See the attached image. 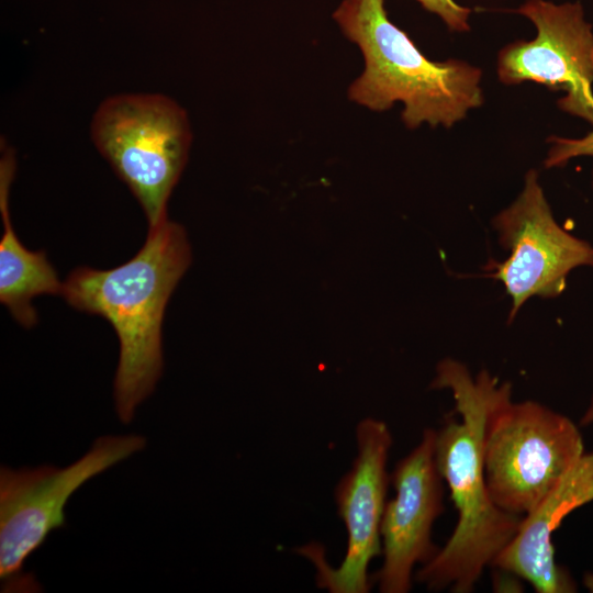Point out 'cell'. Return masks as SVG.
Returning <instances> with one entry per match:
<instances>
[{"mask_svg": "<svg viewBox=\"0 0 593 593\" xmlns=\"http://www.w3.org/2000/svg\"><path fill=\"white\" fill-rule=\"evenodd\" d=\"M434 389H449L460 419L447 416L435 434V461L458 513L455 529L415 579L430 591L474 590L485 568L512 540L523 516L501 510L491 499L484 470V436L494 409L512 396V385L486 370L474 378L458 360L436 369Z\"/></svg>", "mask_w": 593, "mask_h": 593, "instance_id": "6da1fadb", "label": "cell"}, {"mask_svg": "<svg viewBox=\"0 0 593 593\" xmlns=\"http://www.w3.org/2000/svg\"><path fill=\"white\" fill-rule=\"evenodd\" d=\"M190 260L183 227L166 219L149 228L142 248L126 262L107 270L80 267L63 283L69 305L102 316L118 335L114 402L124 424L163 374L165 309Z\"/></svg>", "mask_w": 593, "mask_h": 593, "instance_id": "7a4b0ae2", "label": "cell"}, {"mask_svg": "<svg viewBox=\"0 0 593 593\" xmlns=\"http://www.w3.org/2000/svg\"><path fill=\"white\" fill-rule=\"evenodd\" d=\"M333 16L365 59L348 90L351 101L373 111L403 102L402 120L410 128L424 122L450 127L483 103L481 70L455 59L429 60L389 20L384 0H344Z\"/></svg>", "mask_w": 593, "mask_h": 593, "instance_id": "3957f363", "label": "cell"}, {"mask_svg": "<svg viewBox=\"0 0 593 593\" xmlns=\"http://www.w3.org/2000/svg\"><path fill=\"white\" fill-rule=\"evenodd\" d=\"M91 138L139 202L149 228L165 221L191 143L186 111L163 94H115L93 114Z\"/></svg>", "mask_w": 593, "mask_h": 593, "instance_id": "277c9868", "label": "cell"}, {"mask_svg": "<svg viewBox=\"0 0 593 593\" xmlns=\"http://www.w3.org/2000/svg\"><path fill=\"white\" fill-rule=\"evenodd\" d=\"M577 425L535 402L503 400L484 436V470L493 502L524 516L562 480L583 455Z\"/></svg>", "mask_w": 593, "mask_h": 593, "instance_id": "5b68a950", "label": "cell"}, {"mask_svg": "<svg viewBox=\"0 0 593 593\" xmlns=\"http://www.w3.org/2000/svg\"><path fill=\"white\" fill-rule=\"evenodd\" d=\"M141 435H105L97 438L81 458L66 468L0 469V578L5 590L33 592L38 588L22 574L27 557L49 533L66 525L65 506L89 479L141 451Z\"/></svg>", "mask_w": 593, "mask_h": 593, "instance_id": "8992f818", "label": "cell"}, {"mask_svg": "<svg viewBox=\"0 0 593 593\" xmlns=\"http://www.w3.org/2000/svg\"><path fill=\"white\" fill-rule=\"evenodd\" d=\"M493 226L501 246L510 250L503 262L490 264V277L501 281L512 299L510 323L532 296L560 295L572 269L593 267V246L556 222L535 170L526 174L522 193L494 217Z\"/></svg>", "mask_w": 593, "mask_h": 593, "instance_id": "52a82bcc", "label": "cell"}, {"mask_svg": "<svg viewBox=\"0 0 593 593\" xmlns=\"http://www.w3.org/2000/svg\"><path fill=\"white\" fill-rule=\"evenodd\" d=\"M357 456L335 490L338 515L347 532V548L338 568H331L320 546L298 549L316 567V583L332 593H367L371 560L379 556L381 522L390 477L387 472L392 435L380 419L367 417L356 428Z\"/></svg>", "mask_w": 593, "mask_h": 593, "instance_id": "ba28073f", "label": "cell"}, {"mask_svg": "<svg viewBox=\"0 0 593 593\" xmlns=\"http://www.w3.org/2000/svg\"><path fill=\"white\" fill-rule=\"evenodd\" d=\"M537 29L532 41H516L499 54V79L505 85L535 81L567 96L559 107L593 123V33L582 5L528 0L518 10Z\"/></svg>", "mask_w": 593, "mask_h": 593, "instance_id": "9c48e42d", "label": "cell"}, {"mask_svg": "<svg viewBox=\"0 0 593 593\" xmlns=\"http://www.w3.org/2000/svg\"><path fill=\"white\" fill-rule=\"evenodd\" d=\"M435 434V429H425L419 444L396 463L390 478L395 496L384 507L380 528L383 563L374 575L382 593L409 592L414 567L428 562L439 549L432 541L433 524L444 511Z\"/></svg>", "mask_w": 593, "mask_h": 593, "instance_id": "30bf717a", "label": "cell"}, {"mask_svg": "<svg viewBox=\"0 0 593 593\" xmlns=\"http://www.w3.org/2000/svg\"><path fill=\"white\" fill-rule=\"evenodd\" d=\"M593 501V452L583 454L562 480L523 516L492 567L526 580L538 593H570L575 584L555 559L552 534L575 508Z\"/></svg>", "mask_w": 593, "mask_h": 593, "instance_id": "8fae6325", "label": "cell"}, {"mask_svg": "<svg viewBox=\"0 0 593 593\" xmlns=\"http://www.w3.org/2000/svg\"><path fill=\"white\" fill-rule=\"evenodd\" d=\"M15 160L12 150L2 145L0 161V212L3 234L0 240V301L22 326L37 322L32 300L41 294H61L56 270L44 251H31L18 238L9 213V189Z\"/></svg>", "mask_w": 593, "mask_h": 593, "instance_id": "7c38bea8", "label": "cell"}, {"mask_svg": "<svg viewBox=\"0 0 593 593\" xmlns=\"http://www.w3.org/2000/svg\"><path fill=\"white\" fill-rule=\"evenodd\" d=\"M549 142H551V148L545 161V166L548 168L563 166L571 158L578 156L593 157V130L582 138L575 139L552 136L549 138Z\"/></svg>", "mask_w": 593, "mask_h": 593, "instance_id": "4fadbf2b", "label": "cell"}, {"mask_svg": "<svg viewBox=\"0 0 593 593\" xmlns=\"http://www.w3.org/2000/svg\"><path fill=\"white\" fill-rule=\"evenodd\" d=\"M426 10L438 14L452 31H468L470 9L456 3L454 0H417Z\"/></svg>", "mask_w": 593, "mask_h": 593, "instance_id": "5bb4252c", "label": "cell"}, {"mask_svg": "<svg viewBox=\"0 0 593 593\" xmlns=\"http://www.w3.org/2000/svg\"><path fill=\"white\" fill-rule=\"evenodd\" d=\"M592 423H593V396H592L590 406L588 407V410L585 411L583 417L581 418L580 424L582 426H588V425H590Z\"/></svg>", "mask_w": 593, "mask_h": 593, "instance_id": "9a60e30c", "label": "cell"}, {"mask_svg": "<svg viewBox=\"0 0 593 593\" xmlns=\"http://www.w3.org/2000/svg\"><path fill=\"white\" fill-rule=\"evenodd\" d=\"M583 583L590 592H593V573H586Z\"/></svg>", "mask_w": 593, "mask_h": 593, "instance_id": "2e32d148", "label": "cell"}]
</instances>
